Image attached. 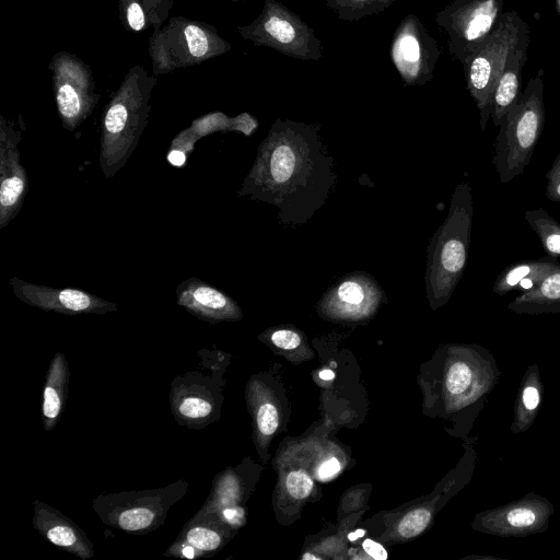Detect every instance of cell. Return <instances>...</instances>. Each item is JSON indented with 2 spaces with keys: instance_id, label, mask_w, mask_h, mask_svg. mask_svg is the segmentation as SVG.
Returning a JSON list of instances; mask_svg holds the SVG:
<instances>
[{
  "instance_id": "1",
  "label": "cell",
  "mask_w": 560,
  "mask_h": 560,
  "mask_svg": "<svg viewBox=\"0 0 560 560\" xmlns=\"http://www.w3.org/2000/svg\"><path fill=\"white\" fill-rule=\"evenodd\" d=\"M319 130V125L278 118L260 143L237 196L277 207L285 225L307 222L337 182Z\"/></svg>"
},
{
  "instance_id": "2",
  "label": "cell",
  "mask_w": 560,
  "mask_h": 560,
  "mask_svg": "<svg viewBox=\"0 0 560 560\" xmlns=\"http://www.w3.org/2000/svg\"><path fill=\"white\" fill-rule=\"evenodd\" d=\"M158 83L142 65L125 74L104 107L101 122L100 166L106 179L120 171L145 129L151 112V95Z\"/></svg>"
},
{
  "instance_id": "3",
  "label": "cell",
  "mask_w": 560,
  "mask_h": 560,
  "mask_svg": "<svg viewBox=\"0 0 560 560\" xmlns=\"http://www.w3.org/2000/svg\"><path fill=\"white\" fill-rule=\"evenodd\" d=\"M472 217V189L467 182H463L456 186L447 217L428 247L424 281L432 308L440 307L450 300L464 273Z\"/></svg>"
},
{
  "instance_id": "4",
  "label": "cell",
  "mask_w": 560,
  "mask_h": 560,
  "mask_svg": "<svg viewBox=\"0 0 560 560\" xmlns=\"http://www.w3.org/2000/svg\"><path fill=\"white\" fill-rule=\"evenodd\" d=\"M545 125L544 81L540 72L529 79L518 100L503 116L494 140L491 163L506 184L529 164Z\"/></svg>"
},
{
  "instance_id": "5",
  "label": "cell",
  "mask_w": 560,
  "mask_h": 560,
  "mask_svg": "<svg viewBox=\"0 0 560 560\" xmlns=\"http://www.w3.org/2000/svg\"><path fill=\"white\" fill-rule=\"evenodd\" d=\"M232 49L217 28L185 16L171 18L149 38L153 75L200 65Z\"/></svg>"
},
{
  "instance_id": "6",
  "label": "cell",
  "mask_w": 560,
  "mask_h": 560,
  "mask_svg": "<svg viewBox=\"0 0 560 560\" xmlns=\"http://www.w3.org/2000/svg\"><path fill=\"white\" fill-rule=\"evenodd\" d=\"M528 24L514 10L503 12L494 30L463 65L466 88L479 109V124L485 130L491 118L495 83Z\"/></svg>"
},
{
  "instance_id": "7",
  "label": "cell",
  "mask_w": 560,
  "mask_h": 560,
  "mask_svg": "<svg viewBox=\"0 0 560 560\" xmlns=\"http://www.w3.org/2000/svg\"><path fill=\"white\" fill-rule=\"evenodd\" d=\"M188 486L179 479L162 488L101 493L92 500V508L105 525L144 535L164 524L168 511L186 494Z\"/></svg>"
},
{
  "instance_id": "8",
  "label": "cell",
  "mask_w": 560,
  "mask_h": 560,
  "mask_svg": "<svg viewBox=\"0 0 560 560\" xmlns=\"http://www.w3.org/2000/svg\"><path fill=\"white\" fill-rule=\"evenodd\" d=\"M240 36L255 46H265L304 61H319L323 45L314 28L278 0H265L258 16L237 26Z\"/></svg>"
},
{
  "instance_id": "9",
  "label": "cell",
  "mask_w": 560,
  "mask_h": 560,
  "mask_svg": "<svg viewBox=\"0 0 560 560\" xmlns=\"http://www.w3.org/2000/svg\"><path fill=\"white\" fill-rule=\"evenodd\" d=\"M503 0H453L436 12L450 54L462 63L481 46L503 14Z\"/></svg>"
},
{
  "instance_id": "10",
  "label": "cell",
  "mask_w": 560,
  "mask_h": 560,
  "mask_svg": "<svg viewBox=\"0 0 560 560\" xmlns=\"http://www.w3.org/2000/svg\"><path fill=\"white\" fill-rule=\"evenodd\" d=\"M59 118L65 129L78 128L93 112L100 94L88 63L68 51L56 52L48 66Z\"/></svg>"
},
{
  "instance_id": "11",
  "label": "cell",
  "mask_w": 560,
  "mask_h": 560,
  "mask_svg": "<svg viewBox=\"0 0 560 560\" xmlns=\"http://www.w3.org/2000/svg\"><path fill=\"white\" fill-rule=\"evenodd\" d=\"M390 59L405 85H423L433 79L441 50L420 19L409 13L397 25Z\"/></svg>"
},
{
  "instance_id": "12",
  "label": "cell",
  "mask_w": 560,
  "mask_h": 560,
  "mask_svg": "<svg viewBox=\"0 0 560 560\" xmlns=\"http://www.w3.org/2000/svg\"><path fill=\"white\" fill-rule=\"evenodd\" d=\"M553 514L555 505L546 497L528 492L504 505L481 511L472 521V528L503 538H523L545 533Z\"/></svg>"
},
{
  "instance_id": "13",
  "label": "cell",
  "mask_w": 560,
  "mask_h": 560,
  "mask_svg": "<svg viewBox=\"0 0 560 560\" xmlns=\"http://www.w3.org/2000/svg\"><path fill=\"white\" fill-rule=\"evenodd\" d=\"M203 369L205 371L192 370L178 375L171 383L172 415L179 425L188 429L206 428L218 419L220 411L217 376L206 374V368Z\"/></svg>"
},
{
  "instance_id": "14",
  "label": "cell",
  "mask_w": 560,
  "mask_h": 560,
  "mask_svg": "<svg viewBox=\"0 0 560 560\" xmlns=\"http://www.w3.org/2000/svg\"><path fill=\"white\" fill-rule=\"evenodd\" d=\"M14 295L30 306L65 315L97 314L117 311V305L90 292L72 288H51L26 282L18 277L9 280Z\"/></svg>"
},
{
  "instance_id": "15",
  "label": "cell",
  "mask_w": 560,
  "mask_h": 560,
  "mask_svg": "<svg viewBox=\"0 0 560 560\" xmlns=\"http://www.w3.org/2000/svg\"><path fill=\"white\" fill-rule=\"evenodd\" d=\"M21 132L0 116V229L21 211L28 191V176L21 164Z\"/></svg>"
},
{
  "instance_id": "16",
  "label": "cell",
  "mask_w": 560,
  "mask_h": 560,
  "mask_svg": "<svg viewBox=\"0 0 560 560\" xmlns=\"http://www.w3.org/2000/svg\"><path fill=\"white\" fill-rule=\"evenodd\" d=\"M225 525L230 524L214 513L197 512L163 555L192 560L210 557L226 542Z\"/></svg>"
},
{
  "instance_id": "17",
  "label": "cell",
  "mask_w": 560,
  "mask_h": 560,
  "mask_svg": "<svg viewBox=\"0 0 560 560\" xmlns=\"http://www.w3.org/2000/svg\"><path fill=\"white\" fill-rule=\"evenodd\" d=\"M175 295L179 306L201 320L218 323L242 318L241 308L234 300L196 277L182 281Z\"/></svg>"
},
{
  "instance_id": "18",
  "label": "cell",
  "mask_w": 560,
  "mask_h": 560,
  "mask_svg": "<svg viewBox=\"0 0 560 560\" xmlns=\"http://www.w3.org/2000/svg\"><path fill=\"white\" fill-rule=\"evenodd\" d=\"M33 526L52 545L81 560L94 557L95 551L86 533L56 508L36 499L33 501Z\"/></svg>"
},
{
  "instance_id": "19",
  "label": "cell",
  "mask_w": 560,
  "mask_h": 560,
  "mask_svg": "<svg viewBox=\"0 0 560 560\" xmlns=\"http://www.w3.org/2000/svg\"><path fill=\"white\" fill-rule=\"evenodd\" d=\"M382 290L366 273L347 275L330 288L323 299L324 306L341 316H362L380 302Z\"/></svg>"
},
{
  "instance_id": "20",
  "label": "cell",
  "mask_w": 560,
  "mask_h": 560,
  "mask_svg": "<svg viewBox=\"0 0 560 560\" xmlns=\"http://www.w3.org/2000/svg\"><path fill=\"white\" fill-rule=\"evenodd\" d=\"M257 127L258 120L248 113H242L235 117H229L221 112L207 114L195 119L189 128L174 138L167 159L173 165L182 166L199 138L215 131L230 130L250 136Z\"/></svg>"
},
{
  "instance_id": "21",
  "label": "cell",
  "mask_w": 560,
  "mask_h": 560,
  "mask_svg": "<svg viewBox=\"0 0 560 560\" xmlns=\"http://www.w3.org/2000/svg\"><path fill=\"white\" fill-rule=\"evenodd\" d=\"M529 33L525 34L510 55L494 86L491 119L499 127L503 116L521 95L522 71L527 61Z\"/></svg>"
},
{
  "instance_id": "22",
  "label": "cell",
  "mask_w": 560,
  "mask_h": 560,
  "mask_svg": "<svg viewBox=\"0 0 560 560\" xmlns=\"http://www.w3.org/2000/svg\"><path fill=\"white\" fill-rule=\"evenodd\" d=\"M560 266L557 258L544 256L536 259H525L506 266L497 277L492 291L505 295L513 291L521 293L537 288L545 278Z\"/></svg>"
},
{
  "instance_id": "23",
  "label": "cell",
  "mask_w": 560,
  "mask_h": 560,
  "mask_svg": "<svg viewBox=\"0 0 560 560\" xmlns=\"http://www.w3.org/2000/svg\"><path fill=\"white\" fill-rule=\"evenodd\" d=\"M69 378L67 359L62 352H56L50 360L42 392V420L47 432L55 429L62 415Z\"/></svg>"
},
{
  "instance_id": "24",
  "label": "cell",
  "mask_w": 560,
  "mask_h": 560,
  "mask_svg": "<svg viewBox=\"0 0 560 560\" xmlns=\"http://www.w3.org/2000/svg\"><path fill=\"white\" fill-rule=\"evenodd\" d=\"M544 384L537 363L525 370L515 398L510 430L514 434L524 433L536 421L541 408Z\"/></svg>"
},
{
  "instance_id": "25",
  "label": "cell",
  "mask_w": 560,
  "mask_h": 560,
  "mask_svg": "<svg viewBox=\"0 0 560 560\" xmlns=\"http://www.w3.org/2000/svg\"><path fill=\"white\" fill-rule=\"evenodd\" d=\"M508 310L520 315L560 314V266L537 288L520 293Z\"/></svg>"
},
{
  "instance_id": "26",
  "label": "cell",
  "mask_w": 560,
  "mask_h": 560,
  "mask_svg": "<svg viewBox=\"0 0 560 560\" xmlns=\"http://www.w3.org/2000/svg\"><path fill=\"white\" fill-rule=\"evenodd\" d=\"M524 218L539 237L546 255L558 258L560 256V223L544 208L526 210Z\"/></svg>"
},
{
  "instance_id": "27",
  "label": "cell",
  "mask_w": 560,
  "mask_h": 560,
  "mask_svg": "<svg viewBox=\"0 0 560 560\" xmlns=\"http://www.w3.org/2000/svg\"><path fill=\"white\" fill-rule=\"evenodd\" d=\"M397 0H324L339 20L353 22L387 10Z\"/></svg>"
},
{
  "instance_id": "28",
  "label": "cell",
  "mask_w": 560,
  "mask_h": 560,
  "mask_svg": "<svg viewBox=\"0 0 560 560\" xmlns=\"http://www.w3.org/2000/svg\"><path fill=\"white\" fill-rule=\"evenodd\" d=\"M118 13L121 25L128 32L139 33L150 26L141 0H118Z\"/></svg>"
},
{
  "instance_id": "29",
  "label": "cell",
  "mask_w": 560,
  "mask_h": 560,
  "mask_svg": "<svg viewBox=\"0 0 560 560\" xmlns=\"http://www.w3.org/2000/svg\"><path fill=\"white\" fill-rule=\"evenodd\" d=\"M432 512L427 508H419L408 512L398 524V533L405 538L416 537L429 525Z\"/></svg>"
},
{
  "instance_id": "30",
  "label": "cell",
  "mask_w": 560,
  "mask_h": 560,
  "mask_svg": "<svg viewBox=\"0 0 560 560\" xmlns=\"http://www.w3.org/2000/svg\"><path fill=\"white\" fill-rule=\"evenodd\" d=\"M144 10L148 14L150 26L153 31L161 28L171 10L174 7L175 0H141Z\"/></svg>"
},
{
  "instance_id": "31",
  "label": "cell",
  "mask_w": 560,
  "mask_h": 560,
  "mask_svg": "<svg viewBox=\"0 0 560 560\" xmlns=\"http://www.w3.org/2000/svg\"><path fill=\"white\" fill-rule=\"evenodd\" d=\"M288 492L294 499L306 498L313 489V480L304 470L291 471L287 477Z\"/></svg>"
},
{
  "instance_id": "32",
  "label": "cell",
  "mask_w": 560,
  "mask_h": 560,
  "mask_svg": "<svg viewBox=\"0 0 560 560\" xmlns=\"http://www.w3.org/2000/svg\"><path fill=\"white\" fill-rule=\"evenodd\" d=\"M256 423L262 435L273 434L279 423L277 408L270 402L260 405L256 413Z\"/></svg>"
},
{
  "instance_id": "33",
  "label": "cell",
  "mask_w": 560,
  "mask_h": 560,
  "mask_svg": "<svg viewBox=\"0 0 560 560\" xmlns=\"http://www.w3.org/2000/svg\"><path fill=\"white\" fill-rule=\"evenodd\" d=\"M546 197L552 202L560 203V152L546 174Z\"/></svg>"
},
{
  "instance_id": "34",
  "label": "cell",
  "mask_w": 560,
  "mask_h": 560,
  "mask_svg": "<svg viewBox=\"0 0 560 560\" xmlns=\"http://www.w3.org/2000/svg\"><path fill=\"white\" fill-rule=\"evenodd\" d=\"M272 343L283 350H293L301 345V336L294 330L278 329L271 335Z\"/></svg>"
},
{
  "instance_id": "35",
  "label": "cell",
  "mask_w": 560,
  "mask_h": 560,
  "mask_svg": "<svg viewBox=\"0 0 560 560\" xmlns=\"http://www.w3.org/2000/svg\"><path fill=\"white\" fill-rule=\"evenodd\" d=\"M362 546L363 549L368 552V555H370L372 558L376 560H385L388 557L385 548L372 539H365Z\"/></svg>"
},
{
  "instance_id": "36",
  "label": "cell",
  "mask_w": 560,
  "mask_h": 560,
  "mask_svg": "<svg viewBox=\"0 0 560 560\" xmlns=\"http://www.w3.org/2000/svg\"><path fill=\"white\" fill-rule=\"evenodd\" d=\"M340 470V463L337 458L332 457L324 462L318 468L317 475L322 479H327L336 475Z\"/></svg>"
},
{
  "instance_id": "37",
  "label": "cell",
  "mask_w": 560,
  "mask_h": 560,
  "mask_svg": "<svg viewBox=\"0 0 560 560\" xmlns=\"http://www.w3.org/2000/svg\"><path fill=\"white\" fill-rule=\"evenodd\" d=\"M335 376V373L331 371V370H323L320 373H319V377L322 380H325V381H328V380H332Z\"/></svg>"
},
{
  "instance_id": "38",
  "label": "cell",
  "mask_w": 560,
  "mask_h": 560,
  "mask_svg": "<svg viewBox=\"0 0 560 560\" xmlns=\"http://www.w3.org/2000/svg\"><path fill=\"white\" fill-rule=\"evenodd\" d=\"M365 534V530L364 529H358L355 532H352L348 535V538L350 540H355L358 539L359 537H362L363 535Z\"/></svg>"
},
{
  "instance_id": "39",
  "label": "cell",
  "mask_w": 560,
  "mask_h": 560,
  "mask_svg": "<svg viewBox=\"0 0 560 560\" xmlns=\"http://www.w3.org/2000/svg\"><path fill=\"white\" fill-rule=\"evenodd\" d=\"M303 559H317L315 556L311 555V553H306L302 557Z\"/></svg>"
},
{
  "instance_id": "40",
  "label": "cell",
  "mask_w": 560,
  "mask_h": 560,
  "mask_svg": "<svg viewBox=\"0 0 560 560\" xmlns=\"http://www.w3.org/2000/svg\"><path fill=\"white\" fill-rule=\"evenodd\" d=\"M556 9L558 14L560 15V0H556Z\"/></svg>"
},
{
  "instance_id": "41",
  "label": "cell",
  "mask_w": 560,
  "mask_h": 560,
  "mask_svg": "<svg viewBox=\"0 0 560 560\" xmlns=\"http://www.w3.org/2000/svg\"><path fill=\"white\" fill-rule=\"evenodd\" d=\"M231 1H233V2H238V1H245V0H231Z\"/></svg>"
}]
</instances>
